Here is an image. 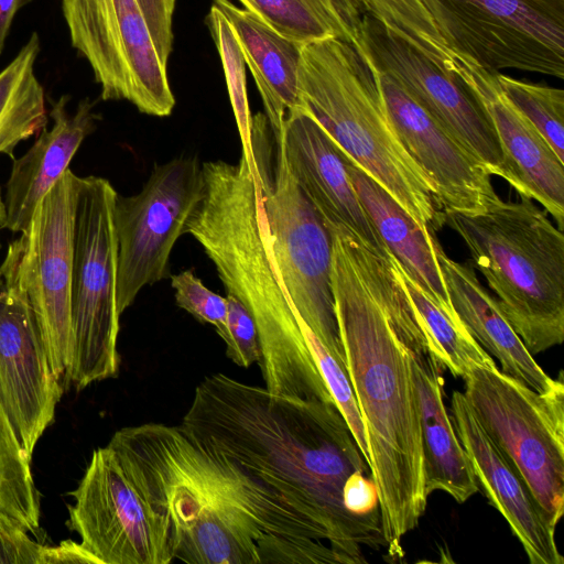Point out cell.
<instances>
[{
    "label": "cell",
    "instance_id": "obj_27",
    "mask_svg": "<svg viewBox=\"0 0 564 564\" xmlns=\"http://www.w3.org/2000/svg\"><path fill=\"white\" fill-rule=\"evenodd\" d=\"M388 258L417 313L433 356L454 377L464 378L477 366H495L492 357L473 338L457 313H448L436 305L391 252Z\"/></svg>",
    "mask_w": 564,
    "mask_h": 564
},
{
    "label": "cell",
    "instance_id": "obj_26",
    "mask_svg": "<svg viewBox=\"0 0 564 564\" xmlns=\"http://www.w3.org/2000/svg\"><path fill=\"white\" fill-rule=\"evenodd\" d=\"M40 50L34 32L0 70V154L12 159L18 144L47 123L45 93L35 74Z\"/></svg>",
    "mask_w": 564,
    "mask_h": 564
},
{
    "label": "cell",
    "instance_id": "obj_29",
    "mask_svg": "<svg viewBox=\"0 0 564 564\" xmlns=\"http://www.w3.org/2000/svg\"><path fill=\"white\" fill-rule=\"evenodd\" d=\"M239 1L278 33L297 43L337 37L356 45V35L332 0Z\"/></svg>",
    "mask_w": 564,
    "mask_h": 564
},
{
    "label": "cell",
    "instance_id": "obj_15",
    "mask_svg": "<svg viewBox=\"0 0 564 564\" xmlns=\"http://www.w3.org/2000/svg\"><path fill=\"white\" fill-rule=\"evenodd\" d=\"M69 529L99 564H170V527L108 445L96 448L69 494Z\"/></svg>",
    "mask_w": 564,
    "mask_h": 564
},
{
    "label": "cell",
    "instance_id": "obj_17",
    "mask_svg": "<svg viewBox=\"0 0 564 564\" xmlns=\"http://www.w3.org/2000/svg\"><path fill=\"white\" fill-rule=\"evenodd\" d=\"M377 75L388 117L406 152L434 185L444 212H484L498 196L491 176L394 79Z\"/></svg>",
    "mask_w": 564,
    "mask_h": 564
},
{
    "label": "cell",
    "instance_id": "obj_13",
    "mask_svg": "<svg viewBox=\"0 0 564 564\" xmlns=\"http://www.w3.org/2000/svg\"><path fill=\"white\" fill-rule=\"evenodd\" d=\"M70 43L88 62L104 100L166 117L175 106L138 0H62Z\"/></svg>",
    "mask_w": 564,
    "mask_h": 564
},
{
    "label": "cell",
    "instance_id": "obj_11",
    "mask_svg": "<svg viewBox=\"0 0 564 564\" xmlns=\"http://www.w3.org/2000/svg\"><path fill=\"white\" fill-rule=\"evenodd\" d=\"M257 165L278 275L299 317L345 366L332 292V236L279 147L272 176Z\"/></svg>",
    "mask_w": 564,
    "mask_h": 564
},
{
    "label": "cell",
    "instance_id": "obj_21",
    "mask_svg": "<svg viewBox=\"0 0 564 564\" xmlns=\"http://www.w3.org/2000/svg\"><path fill=\"white\" fill-rule=\"evenodd\" d=\"M69 97L61 96L52 104L51 129L43 128L33 145L13 159L3 198V228L22 232L32 219L40 200L69 169V163L84 140L96 129L98 115L89 98L80 100L73 112L67 110Z\"/></svg>",
    "mask_w": 564,
    "mask_h": 564
},
{
    "label": "cell",
    "instance_id": "obj_1",
    "mask_svg": "<svg viewBox=\"0 0 564 564\" xmlns=\"http://www.w3.org/2000/svg\"><path fill=\"white\" fill-rule=\"evenodd\" d=\"M329 234L345 367L367 434L384 550L388 560L399 561L402 540L417 527L429 497L411 362L412 346L426 337L389 258L347 229Z\"/></svg>",
    "mask_w": 564,
    "mask_h": 564
},
{
    "label": "cell",
    "instance_id": "obj_33",
    "mask_svg": "<svg viewBox=\"0 0 564 564\" xmlns=\"http://www.w3.org/2000/svg\"><path fill=\"white\" fill-rule=\"evenodd\" d=\"M305 337L318 371L338 410L346 420L365 460L370 467L367 434L346 367L324 347L310 328H306Z\"/></svg>",
    "mask_w": 564,
    "mask_h": 564
},
{
    "label": "cell",
    "instance_id": "obj_28",
    "mask_svg": "<svg viewBox=\"0 0 564 564\" xmlns=\"http://www.w3.org/2000/svg\"><path fill=\"white\" fill-rule=\"evenodd\" d=\"M356 34L364 11H371L440 66L453 72L456 55L421 0H332Z\"/></svg>",
    "mask_w": 564,
    "mask_h": 564
},
{
    "label": "cell",
    "instance_id": "obj_25",
    "mask_svg": "<svg viewBox=\"0 0 564 564\" xmlns=\"http://www.w3.org/2000/svg\"><path fill=\"white\" fill-rule=\"evenodd\" d=\"M349 180L377 231L408 275L440 307L456 313L435 256L432 234L343 150Z\"/></svg>",
    "mask_w": 564,
    "mask_h": 564
},
{
    "label": "cell",
    "instance_id": "obj_10",
    "mask_svg": "<svg viewBox=\"0 0 564 564\" xmlns=\"http://www.w3.org/2000/svg\"><path fill=\"white\" fill-rule=\"evenodd\" d=\"M456 57L564 78V0H421Z\"/></svg>",
    "mask_w": 564,
    "mask_h": 564
},
{
    "label": "cell",
    "instance_id": "obj_23",
    "mask_svg": "<svg viewBox=\"0 0 564 564\" xmlns=\"http://www.w3.org/2000/svg\"><path fill=\"white\" fill-rule=\"evenodd\" d=\"M411 362L420 409L426 495L442 490L464 503L479 491V486L444 403V366L433 356L426 340L412 346Z\"/></svg>",
    "mask_w": 564,
    "mask_h": 564
},
{
    "label": "cell",
    "instance_id": "obj_41",
    "mask_svg": "<svg viewBox=\"0 0 564 564\" xmlns=\"http://www.w3.org/2000/svg\"><path fill=\"white\" fill-rule=\"evenodd\" d=\"M0 281H1V273H0Z\"/></svg>",
    "mask_w": 564,
    "mask_h": 564
},
{
    "label": "cell",
    "instance_id": "obj_34",
    "mask_svg": "<svg viewBox=\"0 0 564 564\" xmlns=\"http://www.w3.org/2000/svg\"><path fill=\"white\" fill-rule=\"evenodd\" d=\"M176 304L200 323L215 327L225 341L228 336L227 299L204 285L192 270H185L171 276Z\"/></svg>",
    "mask_w": 564,
    "mask_h": 564
},
{
    "label": "cell",
    "instance_id": "obj_14",
    "mask_svg": "<svg viewBox=\"0 0 564 564\" xmlns=\"http://www.w3.org/2000/svg\"><path fill=\"white\" fill-rule=\"evenodd\" d=\"M205 183L197 156L155 164L141 191L117 194V306L121 315L140 291L165 278L173 247L203 199Z\"/></svg>",
    "mask_w": 564,
    "mask_h": 564
},
{
    "label": "cell",
    "instance_id": "obj_2",
    "mask_svg": "<svg viewBox=\"0 0 564 564\" xmlns=\"http://www.w3.org/2000/svg\"><path fill=\"white\" fill-rule=\"evenodd\" d=\"M180 424L321 525L345 564L386 549L380 517L344 506L346 484L371 469L335 401L278 397L217 372L196 386Z\"/></svg>",
    "mask_w": 564,
    "mask_h": 564
},
{
    "label": "cell",
    "instance_id": "obj_35",
    "mask_svg": "<svg viewBox=\"0 0 564 564\" xmlns=\"http://www.w3.org/2000/svg\"><path fill=\"white\" fill-rule=\"evenodd\" d=\"M228 336L224 341L227 357L237 366L247 368L261 361V348L256 324L239 300L227 294Z\"/></svg>",
    "mask_w": 564,
    "mask_h": 564
},
{
    "label": "cell",
    "instance_id": "obj_6",
    "mask_svg": "<svg viewBox=\"0 0 564 564\" xmlns=\"http://www.w3.org/2000/svg\"><path fill=\"white\" fill-rule=\"evenodd\" d=\"M471 264L497 295L503 316L531 355L564 339V236L532 199L495 197L484 212H444Z\"/></svg>",
    "mask_w": 564,
    "mask_h": 564
},
{
    "label": "cell",
    "instance_id": "obj_22",
    "mask_svg": "<svg viewBox=\"0 0 564 564\" xmlns=\"http://www.w3.org/2000/svg\"><path fill=\"white\" fill-rule=\"evenodd\" d=\"M435 256L451 303L473 338L501 364V371L538 392H546L563 378L552 379L538 365L518 334L476 276L471 262L449 258L433 238Z\"/></svg>",
    "mask_w": 564,
    "mask_h": 564
},
{
    "label": "cell",
    "instance_id": "obj_4",
    "mask_svg": "<svg viewBox=\"0 0 564 564\" xmlns=\"http://www.w3.org/2000/svg\"><path fill=\"white\" fill-rule=\"evenodd\" d=\"M202 170L205 193L185 234L203 247L228 294L251 315L264 388L278 397L334 401L273 264L259 175L243 155L236 164L204 162Z\"/></svg>",
    "mask_w": 564,
    "mask_h": 564
},
{
    "label": "cell",
    "instance_id": "obj_9",
    "mask_svg": "<svg viewBox=\"0 0 564 564\" xmlns=\"http://www.w3.org/2000/svg\"><path fill=\"white\" fill-rule=\"evenodd\" d=\"M80 177L68 169L37 204L29 227L8 247L1 280L19 290L32 310L57 378L73 351V246Z\"/></svg>",
    "mask_w": 564,
    "mask_h": 564
},
{
    "label": "cell",
    "instance_id": "obj_24",
    "mask_svg": "<svg viewBox=\"0 0 564 564\" xmlns=\"http://www.w3.org/2000/svg\"><path fill=\"white\" fill-rule=\"evenodd\" d=\"M230 22L262 98L274 141L282 133L286 112L301 106L299 68L303 44L292 41L252 12L230 0H213Z\"/></svg>",
    "mask_w": 564,
    "mask_h": 564
},
{
    "label": "cell",
    "instance_id": "obj_5",
    "mask_svg": "<svg viewBox=\"0 0 564 564\" xmlns=\"http://www.w3.org/2000/svg\"><path fill=\"white\" fill-rule=\"evenodd\" d=\"M299 95L302 108L423 229L445 226L434 185L388 117L377 72L352 44L337 37L303 44Z\"/></svg>",
    "mask_w": 564,
    "mask_h": 564
},
{
    "label": "cell",
    "instance_id": "obj_7",
    "mask_svg": "<svg viewBox=\"0 0 564 564\" xmlns=\"http://www.w3.org/2000/svg\"><path fill=\"white\" fill-rule=\"evenodd\" d=\"M117 192L99 176L80 177L73 246V351L66 377L77 389L118 375Z\"/></svg>",
    "mask_w": 564,
    "mask_h": 564
},
{
    "label": "cell",
    "instance_id": "obj_30",
    "mask_svg": "<svg viewBox=\"0 0 564 564\" xmlns=\"http://www.w3.org/2000/svg\"><path fill=\"white\" fill-rule=\"evenodd\" d=\"M30 462L0 399V510L35 534L40 528V495Z\"/></svg>",
    "mask_w": 564,
    "mask_h": 564
},
{
    "label": "cell",
    "instance_id": "obj_19",
    "mask_svg": "<svg viewBox=\"0 0 564 564\" xmlns=\"http://www.w3.org/2000/svg\"><path fill=\"white\" fill-rule=\"evenodd\" d=\"M452 422L478 486L507 520L531 564H563L555 529L530 488L474 415L463 392L451 399Z\"/></svg>",
    "mask_w": 564,
    "mask_h": 564
},
{
    "label": "cell",
    "instance_id": "obj_37",
    "mask_svg": "<svg viewBox=\"0 0 564 564\" xmlns=\"http://www.w3.org/2000/svg\"><path fill=\"white\" fill-rule=\"evenodd\" d=\"M176 0H138L149 26L155 50L167 65L173 48V13Z\"/></svg>",
    "mask_w": 564,
    "mask_h": 564
},
{
    "label": "cell",
    "instance_id": "obj_3",
    "mask_svg": "<svg viewBox=\"0 0 564 564\" xmlns=\"http://www.w3.org/2000/svg\"><path fill=\"white\" fill-rule=\"evenodd\" d=\"M107 445L166 519L174 560L291 564L304 540L333 547L321 525L181 424L122 427Z\"/></svg>",
    "mask_w": 564,
    "mask_h": 564
},
{
    "label": "cell",
    "instance_id": "obj_8",
    "mask_svg": "<svg viewBox=\"0 0 564 564\" xmlns=\"http://www.w3.org/2000/svg\"><path fill=\"white\" fill-rule=\"evenodd\" d=\"M463 392L554 525L564 511V383L538 392L495 366L474 367Z\"/></svg>",
    "mask_w": 564,
    "mask_h": 564
},
{
    "label": "cell",
    "instance_id": "obj_32",
    "mask_svg": "<svg viewBox=\"0 0 564 564\" xmlns=\"http://www.w3.org/2000/svg\"><path fill=\"white\" fill-rule=\"evenodd\" d=\"M494 77L507 100L535 127L564 162V90L502 73H495Z\"/></svg>",
    "mask_w": 564,
    "mask_h": 564
},
{
    "label": "cell",
    "instance_id": "obj_18",
    "mask_svg": "<svg viewBox=\"0 0 564 564\" xmlns=\"http://www.w3.org/2000/svg\"><path fill=\"white\" fill-rule=\"evenodd\" d=\"M275 145L326 228H345L388 258L390 251L349 180L341 149L307 110L297 107L286 112Z\"/></svg>",
    "mask_w": 564,
    "mask_h": 564
},
{
    "label": "cell",
    "instance_id": "obj_12",
    "mask_svg": "<svg viewBox=\"0 0 564 564\" xmlns=\"http://www.w3.org/2000/svg\"><path fill=\"white\" fill-rule=\"evenodd\" d=\"M358 50L379 73L394 79L490 176L517 183L484 105L462 79L421 52L371 11L357 29Z\"/></svg>",
    "mask_w": 564,
    "mask_h": 564
},
{
    "label": "cell",
    "instance_id": "obj_36",
    "mask_svg": "<svg viewBox=\"0 0 564 564\" xmlns=\"http://www.w3.org/2000/svg\"><path fill=\"white\" fill-rule=\"evenodd\" d=\"M30 534L14 518L0 510V564H43L46 546Z\"/></svg>",
    "mask_w": 564,
    "mask_h": 564
},
{
    "label": "cell",
    "instance_id": "obj_20",
    "mask_svg": "<svg viewBox=\"0 0 564 564\" xmlns=\"http://www.w3.org/2000/svg\"><path fill=\"white\" fill-rule=\"evenodd\" d=\"M455 69L489 115L520 196L539 202L563 231L564 162L535 127L507 100L494 74L455 57Z\"/></svg>",
    "mask_w": 564,
    "mask_h": 564
},
{
    "label": "cell",
    "instance_id": "obj_38",
    "mask_svg": "<svg viewBox=\"0 0 564 564\" xmlns=\"http://www.w3.org/2000/svg\"><path fill=\"white\" fill-rule=\"evenodd\" d=\"M86 563L99 564L98 560L75 541L66 540L56 546H46L43 564Z\"/></svg>",
    "mask_w": 564,
    "mask_h": 564
},
{
    "label": "cell",
    "instance_id": "obj_31",
    "mask_svg": "<svg viewBox=\"0 0 564 564\" xmlns=\"http://www.w3.org/2000/svg\"><path fill=\"white\" fill-rule=\"evenodd\" d=\"M207 23L221 61L229 99L242 144V155L252 171L258 173L252 139V116L246 85V62L240 44L230 22L215 6H212L209 10Z\"/></svg>",
    "mask_w": 564,
    "mask_h": 564
},
{
    "label": "cell",
    "instance_id": "obj_40",
    "mask_svg": "<svg viewBox=\"0 0 564 564\" xmlns=\"http://www.w3.org/2000/svg\"><path fill=\"white\" fill-rule=\"evenodd\" d=\"M6 221V209H4V203L0 189V229L3 228Z\"/></svg>",
    "mask_w": 564,
    "mask_h": 564
},
{
    "label": "cell",
    "instance_id": "obj_39",
    "mask_svg": "<svg viewBox=\"0 0 564 564\" xmlns=\"http://www.w3.org/2000/svg\"><path fill=\"white\" fill-rule=\"evenodd\" d=\"M28 0H0V54L3 51L12 21Z\"/></svg>",
    "mask_w": 564,
    "mask_h": 564
},
{
    "label": "cell",
    "instance_id": "obj_16",
    "mask_svg": "<svg viewBox=\"0 0 564 564\" xmlns=\"http://www.w3.org/2000/svg\"><path fill=\"white\" fill-rule=\"evenodd\" d=\"M24 295L0 281V399L31 460L62 397Z\"/></svg>",
    "mask_w": 564,
    "mask_h": 564
}]
</instances>
